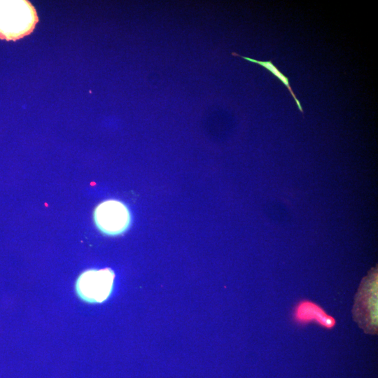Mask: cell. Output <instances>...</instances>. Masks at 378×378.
Instances as JSON below:
<instances>
[{
  "label": "cell",
  "mask_w": 378,
  "mask_h": 378,
  "mask_svg": "<svg viewBox=\"0 0 378 378\" xmlns=\"http://www.w3.org/2000/svg\"><path fill=\"white\" fill-rule=\"evenodd\" d=\"M114 278L113 272L108 268L86 270L77 278L76 293L87 302H102L112 292Z\"/></svg>",
  "instance_id": "277c9868"
},
{
  "label": "cell",
  "mask_w": 378,
  "mask_h": 378,
  "mask_svg": "<svg viewBox=\"0 0 378 378\" xmlns=\"http://www.w3.org/2000/svg\"><path fill=\"white\" fill-rule=\"evenodd\" d=\"M293 318L298 324L305 325L314 322L326 329H332L336 323L335 319L321 306L307 300H301L295 305Z\"/></svg>",
  "instance_id": "5b68a950"
},
{
  "label": "cell",
  "mask_w": 378,
  "mask_h": 378,
  "mask_svg": "<svg viewBox=\"0 0 378 378\" xmlns=\"http://www.w3.org/2000/svg\"><path fill=\"white\" fill-rule=\"evenodd\" d=\"M96 227L104 234L118 236L125 232L132 223V214L122 201L108 199L99 203L93 211Z\"/></svg>",
  "instance_id": "3957f363"
},
{
  "label": "cell",
  "mask_w": 378,
  "mask_h": 378,
  "mask_svg": "<svg viewBox=\"0 0 378 378\" xmlns=\"http://www.w3.org/2000/svg\"><path fill=\"white\" fill-rule=\"evenodd\" d=\"M353 316L366 332L377 331V272L373 269L362 281L356 293Z\"/></svg>",
  "instance_id": "7a4b0ae2"
},
{
  "label": "cell",
  "mask_w": 378,
  "mask_h": 378,
  "mask_svg": "<svg viewBox=\"0 0 378 378\" xmlns=\"http://www.w3.org/2000/svg\"><path fill=\"white\" fill-rule=\"evenodd\" d=\"M232 55H234V56H239L247 61H249L251 62H253V63H255V64H257L258 65H260L262 66H263L264 68H265L267 70H268L270 72H271L274 76H275L276 78H278L283 83L284 85L287 88V89L289 90L290 94L293 96L298 107V109L300 110V111L301 113H304V111L302 109V106L300 102V101L298 100V99L297 98V97L295 95L293 90H292V88L290 87V84H289V80H288V78L286 77L284 74H283L280 70L272 63V61L269 60V61H259V60H256L255 59H252L251 57H244V56H241V55H238L237 53L236 52H232Z\"/></svg>",
  "instance_id": "8992f818"
},
{
  "label": "cell",
  "mask_w": 378,
  "mask_h": 378,
  "mask_svg": "<svg viewBox=\"0 0 378 378\" xmlns=\"http://www.w3.org/2000/svg\"><path fill=\"white\" fill-rule=\"evenodd\" d=\"M38 21L36 10L27 0H0V39L17 41L29 35Z\"/></svg>",
  "instance_id": "6da1fadb"
}]
</instances>
